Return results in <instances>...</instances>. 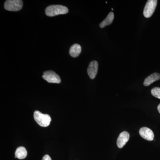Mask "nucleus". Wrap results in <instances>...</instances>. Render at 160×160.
Listing matches in <instances>:
<instances>
[{
  "mask_svg": "<svg viewBox=\"0 0 160 160\" xmlns=\"http://www.w3.org/2000/svg\"><path fill=\"white\" fill-rule=\"evenodd\" d=\"M140 136L143 138L148 141H152L154 137V133L151 129L147 127H144L139 130Z\"/></svg>",
  "mask_w": 160,
  "mask_h": 160,
  "instance_id": "obj_6",
  "label": "nucleus"
},
{
  "mask_svg": "<svg viewBox=\"0 0 160 160\" xmlns=\"http://www.w3.org/2000/svg\"><path fill=\"white\" fill-rule=\"evenodd\" d=\"M158 111H159V112L160 113V104L158 105Z\"/></svg>",
  "mask_w": 160,
  "mask_h": 160,
  "instance_id": "obj_15",
  "label": "nucleus"
},
{
  "mask_svg": "<svg viewBox=\"0 0 160 160\" xmlns=\"http://www.w3.org/2000/svg\"><path fill=\"white\" fill-rule=\"evenodd\" d=\"M33 118L37 123L42 127L49 126L51 121V118L49 115L43 114L38 110L34 112Z\"/></svg>",
  "mask_w": 160,
  "mask_h": 160,
  "instance_id": "obj_2",
  "label": "nucleus"
},
{
  "mask_svg": "<svg viewBox=\"0 0 160 160\" xmlns=\"http://www.w3.org/2000/svg\"><path fill=\"white\" fill-rule=\"evenodd\" d=\"M15 158L19 159H23L27 157V152L25 147L20 146L17 148L15 153Z\"/></svg>",
  "mask_w": 160,
  "mask_h": 160,
  "instance_id": "obj_11",
  "label": "nucleus"
},
{
  "mask_svg": "<svg viewBox=\"0 0 160 160\" xmlns=\"http://www.w3.org/2000/svg\"><path fill=\"white\" fill-rule=\"evenodd\" d=\"M151 92L153 96L160 99V88L155 87L152 89Z\"/></svg>",
  "mask_w": 160,
  "mask_h": 160,
  "instance_id": "obj_13",
  "label": "nucleus"
},
{
  "mask_svg": "<svg viewBox=\"0 0 160 160\" xmlns=\"http://www.w3.org/2000/svg\"><path fill=\"white\" fill-rule=\"evenodd\" d=\"M157 3L158 1L157 0H149L147 1L143 11V14L145 18L151 17L154 12Z\"/></svg>",
  "mask_w": 160,
  "mask_h": 160,
  "instance_id": "obj_4",
  "label": "nucleus"
},
{
  "mask_svg": "<svg viewBox=\"0 0 160 160\" xmlns=\"http://www.w3.org/2000/svg\"><path fill=\"white\" fill-rule=\"evenodd\" d=\"M160 79V74L157 72L152 73L146 78L144 82V85L146 86H150L152 83Z\"/></svg>",
  "mask_w": 160,
  "mask_h": 160,
  "instance_id": "obj_9",
  "label": "nucleus"
},
{
  "mask_svg": "<svg viewBox=\"0 0 160 160\" xmlns=\"http://www.w3.org/2000/svg\"><path fill=\"white\" fill-rule=\"evenodd\" d=\"M129 139V132L126 131H124L121 132L117 139V146L119 148H123L128 142Z\"/></svg>",
  "mask_w": 160,
  "mask_h": 160,
  "instance_id": "obj_8",
  "label": "nucleus"
},
{
  "mask_svg": "<svg viewBox=\"0 0 160 160\" xmlns=\"http://www.w3.org/2000/svg\"><path fill=\"white\" fill-rule=\"evenodd\" d=\"M82 52V47L78 44H75L72 45L69 49V53L71 57L77 58L78 56Z\"/></svg>",
  "mask_w": 160,
  "mask_h": 160,
  "instance_id": "obj_10",
  "label": "nucleus"
},
{
  "mask_svg": "<svg viewBox=\"0 0 160 160\" xmlns=\"http://www.w3.org/2000/svg\"><path fill=\"white\" fill-rule=\"evenodd\" d=\"M69 9L66 6L62 5H51L48 6L45 10V13L47 16L54 17L61 14L68 13Z\"/></svg>",
  "mask_w": 160,
  "mask_h": 160,
  "instance_id": "obj_1",
  "label": "nucleus"
},
{
  "mask_svg": "<svg viewBox=\"0 0 160 160\" xmlns=\"http://www.w3.org/2000/svg\"><path fill=\"white\" fill-rule=\"evenodd\" d=\"M114 18V15L113 12H109L107 17L106 18L103 22L100 23L99 25L100 28H103L106 26L110 25L113 22Z\"/></svg>",
  "mask_w": 160,
  "mask_h": 160,
  "instance_id": "obj_12",
  "label": "nucleus"
},
{
  "mask_svg": "<svg viewBox=\"0 0 160 160\" xmlns=\"http://www.w3.org/2000/svg\"><path fill=\"white\" fill-rule=\"evenodd\" d=\"M23 6L22 0H7L4 4V8L9 11H18L22 8Z\"/></svg>",
  "mask_w": 160,
  "mask_h": 160,
  "instance_id": "obj_3",
  "label": "nucleus"
},
{
  "mask_svg": "<svg viewBox=\"0 0 160 160\" xmlns=\"http://www.w3.org/2000/svg\"><path fill=\"white\" fill-rule=\"evenodd\" d=\"M42 78L44 80L49 83L59 84L61 82V78L54 71L52 70H49L44 72Z\"/></svg>",
  "mask_w": 160,
  "mask_h": 160,
  "instance_id": "obj_5",
  "label": "nucleus"
},
{
  "mask_svg": "<svg viewBox=\"0 0 160 160\" xmlns=\"http://www.w3.org/2000/svg\"><path fill=\"white\" fill-rule=\"evenodd\" d=\"M98 64L97 61H93L89 63V67L87 69L88 75L91 79H93L97 74Z\"/></svg>",
  "mask_w": 160,
  "mask_h": 160,
  "instance_id": "obj_7",
  "label": "nucleus"
},
{
  "mask_svg": "<svg viewBox=\"0 0 160 160\" xmlns=\"http://www.w3.org/2000/svg\"><path fill=\"white\" fill-rule=\"evenodd\" d=\"M42 160H52L51 158L48 155H45L44 157H43Z\"/></svg>",
  "mask_w": 160,
  "mask_h": 160,
  "instance_id": "obj_14",
  "label": "nucleus"
}]
</instances>
